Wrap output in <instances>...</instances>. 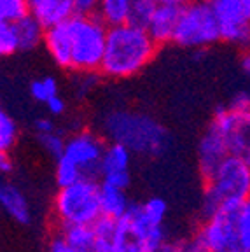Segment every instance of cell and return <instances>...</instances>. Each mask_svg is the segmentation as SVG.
<instances>
[{
    "label": "cell",
    "instance_id": "cell-30",
    "mask_svg": "<svg viewBox=\"0 0 250 252\" xmlns=\"http://www.w3.org/2000/svg\"><path fill=\"white\" fill-rule=\"evenodd\" d=\"M238 65H240V70H242V74L245 75L247 79H250V47L242 49Z\"/></svg>",
    "mask_w": 250,
    "mask_h": 252
},
{
    "label": "cell",
    "instance_id": "cell-28",
    "mask_svg": "<svg viewBox=\"0 0 250 252\" xmlns=\"http://www.w3.org/2000/svg\"><path fill=\"white\" fill-rule=\"evenodd\" d=\"M47 252H75V251H72V249L65 244V240H63L62 236L56 233L55 236H51V240H49Z\"/></svg>",
    "mask_w": 250,
    "mask_h": 252
},
{
    "label": "cell",
    "instance_id": "cell-31",
    "mask_svg": "<svg viewBox=\"0 0 250 252\" xmlns=\"http://www.w3.org/2000/svg\"><path fill=\"white\" fill-rule=\"evenodd\" d=\"M55 128H58V126L55 125V121H53L51 118H39L35 121V125H33V130H35V133H42V131L55 130Z\"/></svg>",
    "mask_w": 250,
    "mask_h": 252
},
{
    "label": "cell",
    "instance_id": "cell-20",
    "mask_svg": "<svg viewBox=\"0 0 250 252\" xmlns=\"http://www.w3.org/2000/svg\"><path fill=\"white\" fill-rule=\"evenodd\" d=\"M20 137L16 119L0 103V153H11Z\"/></svg>",
    "mask_w": 250,
    "mask_h": 252
},
{
    "label": "cell",
    "instance_id": "cell-39",
    "mask_svg": "<svg viewBox=\"0 0 250 252\" xmlns=\"http://www.w3.org/2000/svg\"><path fill=\"white\" fill-rule=\"evenodd\" d=\"M0 21H2V16H0Z\"/></svg>",
    "mask_w": 250,
    "mask_h": 252
},
{
    "label": "cell",
    "instance_id": "cell-15",
    "mask_svg": "<svg viewBox=\"0 0 250 252\" xmlns=\"http://www.w3.org/2000/svg\"><path fill=\"white\" fill-rule=\"evenodd\" d=\"M27 4L30 14L46 28L65 21L75 12L72 0H27Z\"/></svg>",
    "mask_w": 250,
    "mask_h": 252
},
{
    "label": "cell",
    "instance_id": "cell-37",
    "mask_svg": "<svg viewBox=\"0 0 250 252\" xmlns=\"http://www.w3.org/2000/svg\"><path fill=\"white\" fill-rule=\"evenodd\" d=\"M245 159H249V161H250V149H249V153H247V156H245Z\"/></svg>",
    "mask_w": 250,
    "mask_h": 252
},
{
    "label": "cell",
    "instance_id": "cell-9",
    "mask_svg": "<svg viewBox=\"0 0 250 252\" xmlns=\"http://www.w3.org/2000/svg\"><path fill=\"white\" fill-rule=\"evenodd\" d=\"M203 252H238V209H220L203 216L196 235L192 236Z\"/></svg>",
    "mask_w": 250,
    "mask_h": 252
},
{
    "label": "cell",
    "instance_id": "cell-6",
    "mask_svg": "<svg viewBox=\"0 0 250 252\" xmlns=\"http://www.w3.org/2000/svg\"><path fill=\"white\" fill-rule=\"evenodd\" d=\"M107 138L93 130H77L65 140L60 158L55 159V179L58 186H66L79 179H98L100 163Z\"/></svg>",
    "mask_w": 250,
    "mask_h": 252
},
{
    "label": "cell",
    "instance_id": "cell-40",
    "mask_svg": "<svg viewBox=\"0 0 250 252\" xmlns=\"http://www.w3.org/2000/svg\"><path fill=\"white\" fill-rule=\"evenodd\" d=\"M247 90H249V91H250V88H247Z\"/></svg>",
    "mask_w": 250,
    "mask_h": 252
},
{
    "label": "cell",
    "instance_id": "cell-7",
    "mask_svg": "<svg viewBox=\"0 0 250 252\" xmlns=\"http://www.w3.org/2000/svg\"><path fill=\"white\" fill-rule=\"evenodd\" d=\"M98 179H79L66 186H58L53 198V220L56 228L70 224H94L102 216Z\"/></svg>",
    "mask_w": 250,
    "mask_h": 252
},
{
    "label": "cell",
    "instance_id": "cell-24",
    "mask_svg": "<svg viewBox=\"0 0 250 252\" xmlns=\"http://www.w3.org/2000/svg\"><path fill=\"white\" fill-rule=\"evenodd\" d=\"M238 233L242 249L250 252V196L238 209Z\"/></svg>",
    "mask_w": 250,
    "mask_h": 252
},
{
    "label": "cell",
    "instance_id": "cell-26",
    "mask_svg": "<svg viewBox=\"0 0 250 252\" xmlns=\"http://www.w3.org/2000/svg\"><path fill=\"white\" fill-rule=\"evenodd\" d=\"M46 109H47V112H49V116L60 118V116H63L66 112L65 98H63L62 94H56V96H53V98L46 103Z\"/></svg>",
    "mask_w": 250,
    "mask_h": 252
},
{
    "label": "cell",
    "instance_id": "cell-27",
    "mask_svg": "<svg viewBox=\"0 0 250 252\" xmlns=\"http://www.w3.org/2000/svg\"><path fill=\"white\" fill-rule=\"evenodd\" d=\"M100 0H72L74 11L77 14H96V7Z\"/></svg>",
    "mask_w": 250,
    "mask_h": 252
},
{
    "label": "cell",
    "instance_id": "cell-23",
    "mask_svg": "<svg viewBox=\"0 0 250 252\" xmlns=\"http://www.w3.org/2000/svg\"><path fill=\"white\" fill-rule=\"evenodd\" d=\"M20 51V42L16 35L14 23L0 21V58H9Z\"/></svg>",
    "mask_w": 250,
    "mask_h": 252
},
{
    "label": "cell",
    "instance_id": "cell-14",
    "mask_svg": "<svg viewBox=\"0 0 250 252\" xmlns=\"http://www.w3.org/2000/svg\"><path fill=\"white\" fill-rule=\"evenodd\" d=\"M179 11L180 7H175V5L157 4V7L154 9V12L147 20V23L144 25L149 33H151V37L159 46L170 44L173 40L177 21H179Z\"/></svg>",
    "mask_w": 250,
    "mask_h": 252
},
{
    "label": "cell",
    "instance_id": "cell-19",
    "mask_svg": "<svg viewBox=\"0 0 250 252\" xmlns=\"http://www.w3.org/2000/svg\"><path fill=\"white\" fill-rule=\"evenodd\" d=\"M96 16L107 27L128 23L131 16V0H100Z\"/></svg>",
    "mask_w": 250,
    "mask_h": 252
},
{
    "label": "cell",
    "instance_id": "cell-12",
    "mask_svg": "<svg viewBox=\"0 0 250 252\" xmlns=\"http://www.w3.org/2000/svg\"><path fill=\"white\" fill-rule=\"evenodd\" d=\"M198 170L201 179H207L220 163L231 154L227 138L222 131L210 123L198 142Z\"/></svg>",
    "mask_w": 250,
    "mask_h": 252
},
{
    "label": "cell",
    "instance_id": "cell-17",
    "mask_svg": "<svg viewBox=\"0 0 250 252\" xmlns=\"http://www.w3.org/2000/svg\"><path fill=\"white\" fill-rule=\"evenodd\" d=\"M14 28L18 42H20V51H33L44 42L46 27L31 14L25 16L18 23H14Z\"/></svg>",
    "mask_w": 250,
    "mask_h": 252
},
{
    "label": "cell",
    "instance_id": "cell-29",
    "mask_svg": "<svg viewBox=\"0 0 250 252\" xmlns=\"http://www.w3.org/2000/svg\"><path fill=\"white\" fill-rule=\"evenodd\" d=\"M14 170V163L9 153H0V177H9Z\"/></svg>",
    "mask_w": 250,
    "mask_h": 252
},
{
    "label": "cell",
    "instance_id": "cell-33",
    "mask_svg": "<svg viewBox=\"0 0 250 252\" xmlns=\"http://www.w3.org/2000/svg\"><path fill=\"white\" fill-rule=\"evenodd\" d=\"M94 252H119L116 249L112 240H96V249Z\"/></svg>",
    "mask_w": 250,
    "mask_h": 252
},
{
    "label": "cell",
    "instance_id": "cell-2",
    "mask_svg": "<svg viewBox=\"0 0 250 252\" xmlns=\"http://www.w3.org/2000/svg\"><path fill=\"white\" fill-rule=\"evenodd\" d=\"M159 47L144 25L128 21L109 27L100 75L110 81L137 77L156 58Z\"/></svg>",
    "mask_w": 250,
    "mask_h": 252
},
{
    "label": "cell",
    "instance_id": "cell-1",
    "mask_svg": "<svg viewBox=\"0 0 250 252\" xmlns=\"http://www.w3.org/2000/svg\"><path fill=\"white\" fill-rule=\"evenodd\" d=\"M109 27L96 14H74L46 28L42 46L60 68L100 74Z\"/></svg>",
    "mask_w": 250,
    "mask_h": 252
},
{
    "label": "cell",
    "instance_id": "cell-4",
    "mask_svg": "<svg viewBox=\"0 0 250 252\" xmlns=\"http://www.w3.org/2000/svg\"><path fill=\"white\" fill-rule=\"evenodd\" d=\"M102 128L109 142H119L131 153L159 156L170 144L168 130L149 114L137 110H112L103 118Z\"/></svg>",
    "mask_w": 250,
    "mask_h": 252
},
{
    "label": "cell",
    "instance_id": "cell-35",
    "mask_svg": "<svg viewBox=\"0 0 250 252\" xmlns=\"http://www.w3.org/2000/svg\"><path fill=\"white\" fill-rule=\"evenodd\" d=\"M191 0H157V4H166V5H175V7H182Z\"/></svg>",
    "mask_w": 250,
    "mask_h": 252
},
{
    "label": "cell",
    "instance_id": "cell-21",
    "mask_svg": "<svg viewBox=\"0 0 250 252\" xmlns=\"http://www.w3.org/2000/svg\"><path fill=\"white\" fill-rule=\"evenodd\" d=\"M30 94L35 102L44 103V105H46L53 96L60 94L58 79L53 77V75H44V77L35 79V81L30 84Z\"/></svg>",
    "mask_w": 250,
    "mask_h": 252
},
{
    "label": "cell",
    "instance_id": "cell-18",
    "mask_svg": "<svg viewBox=\"0 0 250 252\" xmlns=\"http://www.w3.org/2000/svg\"><path fill=\"white\" fill-rule=\"evenodd\" d=\"M126 191L128 189H119L102 184V189H100V210H102V216L112 217V219H119L121 216H125L126 210L131 207V201H129Z\"/></svg>",
    "mask_w": 250,
    "mask_h": 252
},
{
    "label": "cell",
    "instance_id": "cell-32",
    "mask_svg": "<svg viewBox=\"0 0 250 252\" xmlns=\"http://www.w3.org/2000/svg\"><path fill=\"white\" fill-rule=\"evenodd\" d=\"M179 252H203V251L199 249V245L194 242V238H191V240L179 242Z\"/></svg>",
    "mask_w": 250,
    "mask_h": 252
},
{
    "label": "cell",
    "instance_id": "cell-8",
    "mask_svg": "<svg viewBox=\"0 0 250 252\" xmlns=\"http://www.w3.org/2000/svg\"><path fill=\"white\" fill-rule=\"evenodd\" d=\"M217 42H220V30L210 0H191L182 5L172 44L203 51Z\"/></svg>",
    "mask_w": 250,
    "mask_h": 252
},
{
    "label": "cell",
    "instance_id": "cell-34",
    "mask_svg": "<svg viewBox=\"0 0 250 252\" xmlns=\"http://www.w3.org/2000/svg\"><path fill=\"white\" fill-rule=\"evenodd\" d=\"M157 252H179V242L166 240L159 249H157Z\"/></svg>",
    "mask_w": 250,
    "mask_h": 252
},
{
    "label": "cell",
    "instance_id": "cell-3",
    "mask_svg": "<svg viewBox=\"0 0 250 252\" xmlns=\"http://www.w3.org/2000/svg\"><path fill=\"white\" fill-rule=\"evenodd\" d=\"M168 205L163 198L151 196L142 203H131L125 216L116 219L114 245L119 252H157L168 240L164 219Z\"/></svg>",
    "mask_w": 250,
    "mask_h": 252
},
{
    "label": "cell",
    "instance_id": "cell-38",
    "mask_svg": "<svg viewBox=\"0 0 250 252\" xmlns=\"http://www.w3.org/2000/svg\"><path fill=\"white\" fill-rule=\"evenodd\" d=\"M238 252H249V251H243V249H240V251Z\"/></svg>",
    "mask_w": 250,
    "mask_h": 252
},
{
    "label": "cell",
    "instance_id": "cell-25",
    "mask_svg": "<svg viewBox=\"0 0 250 252\" xmlns=\"http://www.w3.org/2000/svg\"><path fill=\"white\" fill-rule=\"evenodd\" d=\"M156 7H157V0H131V16H129V21L138 25H145Z\"/></svg>",
    "mask_w": 250,
    "mask_h": 252
},
{
    "label": "cell",
    "instance_id": "cell-10",
    "mask_svg": "<svg viewBox=\"0 0 250 252\" xmlns=\"http://www.w3.org/2000/svg\"><path fill=\"white\" fill-rule=\"evenodd\" d=\"M219 23L220 40L240 49L250 47V14L238 0H210Z\"/></svg>",
    "mask_w": 250,
    "mask_h": 252
},
{
    "label": "cell",
    "instance_id": "cell-16",
    "mask_svg": "<svg viewBox=\"0 0 250 252\" xmlns=\"http://www.w3.org/2000/svg\"><path fill=\"white\" fill-rule=\"evenodd\" d=\"M65 244L75 252H94L96 249V233L93 224H70L56 228Z\"/></svg>",
    "mask_w": 250,
    "mask_h": 252
},
{
    "label": "cell",
    "instance_id": "cell-22",
    "mask_svg": "<svg viewBox=\"0 0 250 252\" xmlns=\"http://www.w3.org/2000/svg\"><path fill=\"white\" fill-rule=\"evenodd\" d=\"M37 142H39V146L46 151L53 159L60 158V154L63 153V147H65V140L66 137L58 130H49V131H42V133H35Z\"/></svg>",
    "mask_w": 250,
    "mask_h": 252
},
{
    "label": "cell",
    "instance_id": "cell-5",
    "mask_svg": "<svg viewBox=\"0 0 250 252\" xmlns=\"http://www.w3.org/2000/svg\"><path fill=\"white\" fill-rule=\"evenodd\" d=\"M203 182V216L220 209H240L250 196V161L238 154H229Z\"/></svg>",
    "mask_w": 250,
    "mask_h": 252
},
{
    "label": "cell",
    "instance_id": "cell-13",
    "mask_svg": "<svg viewBox=\"0 0 250 252\" xmlns=\"http://www.w3.org/2000/svg\"><path fill=\"white\" fill-rule=\"evenodd\" d=\"M0 209L20 224L31 222L30 200L9 177H0Z\"/></svg>",
    "mask_w": 250,
    "mask_h": 252
},
{
    "label": "cell",
    "instance_id": "cell-11",
    "mask_svg": "<svg viewBox=\"0 0 250 252\" xmlns=\"http://www.w3.org/2000/svg\"><path fill=\"white\" fill-rule=\"evenodd\" d=\"M131 151L119 142H107L98 181L112 188L128 189L131 184Z\"/></svg>",
    "mask_w": 250,
    "mask_h": 252
},
{
    "label": "cell",
    "instance_id": "cell-36",
    "mask_svg": "<svg viewBox=\"0 0 250 252\" xmlns=\"http://www.w3.org/2000/svg\"><path fill=\"white\" fill-rule=\"evenodd\" d=\"M238 2L243 5V9H245V11L250 14V0H238Z\"/></svg>",
    "mask_w": 250,
    "mask_h": 252
}]
</instances>
